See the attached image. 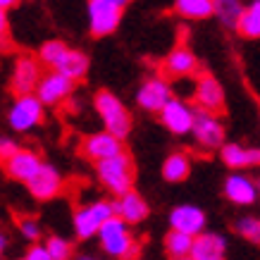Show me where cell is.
I'll return each instance as SVG.
<instances>
[{
	"mask_svg": "<svg viewBox=\"0 0 260 260\" xmlns=\"http://www.w3.org/2000/svg\"><path fill=\"white\" fill-rule=\"evenodd\" d=\"M19 229H22V234L29 239V241H36V239L41 237V227L36 220H22L19 222Z\"/></svg>",
	"mask_w": 260,
	"mask_h": 260,
	"instance_id": "cell-31",
	"label": "cell"
},
{
	"mask_svg": "<svg viewBox=\"0 0 260 260\" xmlns=\"http://www.w3.org/2000/svg\"><path fill=\"white\" fill-rule=\"evenodd\" d=\"M237 232L251 244H260V220L258 217H244L237 222Z\"/></svg>",
	"mask_w": 260,
	"mask_h": 260,
	"instance_id": "cell-30",
	"label": "cell"
},
{
	"mask_svg": "<svg viewBox=\"0 0 260 260\" xmlns=\"http://www.w3.org/2000/svg\"><path fill=\"white\" fill-rule=\"evenodd\" d=\"M8 119L15 132H29L43 119V103L36 98V93H22L10 108Z\"/></svg>",
	"mask_w": 260,
	"mask_h": 260,
	"instance_id": "cell-6",
	"label": "cell"
},
{
	"mask_svg": "<svg viewBox=\"0 0 260 260\" xmlns=\"http://www.w3.org/2000/svg\"><path fill=\"white\" fill-rule=\"evenodd\" d=\"M5 244H8V241H5V237L0 234V255H3V251H5Z\"/></svg>",
	"mask_w": 260,
	"mask_h": 260,
	"instance_id": "cell-36",
	"label": "cell"
},
{
	"mask_svg": "<svg viewBox=\"0 0 260 260\" xmlns=\"http://www.w3.org/2000/svg\"><path fill=\"white\" fill-rule=\"evenodd\" d=\"M227 253V241L220 234H196L191 239V253L193 260H222Z\"/></svg>",
	"mask_w": 260,
	"mask_h": 260,
	"instance_id": "cell-17",
	"label": "cell"
},
{
	"mask_svg": "<svg viewBox=\"0 0 260 260\" xmlns=\"http://www.w3.org/2000/svg\"><path fill=\"white\" fill-rule=\"evenodd\" d=\"M8 39V15H5V8H0V46Z\"/></svg>",
	"mask_w": 260,
	"mask_h": 260,
	"instance_id": "cell-34",
	"label": "cell"
},
{
	"mask_svg": "<svg viewBox=\"0 0 260 260\" xmlns=\"http://www.w3.org/2000/svg\"><path fill=\"white\" fill-rule=\"evenodd\" d=\"M191 172V162L184 153H172L162 165V177L167 181H184Z\"/></svg>",
	"mask_w": 260,
	"mask_h": 260,
	"instance_id": "cell-25",
	"label": "cell"
},
{
	"mask_svg": "<svg viewBox=\"0 0 260 260\" xmlns=\"http://www.w3.org/2000/svg\"><path fill=\"white\" fill-rule=\"evenodd\" d=\"M72 86H74V81L53 70L50 74L41 77L34 91H36V98H39L43 105H60L64 98H70Z\"/></svg>",
	"mask_w": 260,
	"mask_h": 260,
	"instance_id": "cell-8",
	"label": "cell"
},
{
	"mask_svg": "<svg viewBox=\"0 0 260 260\" xmlns=\"http://www.w3.org/2000/svg\"><path fill=\"white\" fill-rule=\"evenodd\" d=\"M112 213L122 217L126 224H139L148 217V203L136 191L129 189L124 193H119V198L112 203Z\"/></svg>",
	"mask_w": 260,
	"mask_h": 260,
	"instance_id": "cell-13",
	"label": "cell"
},
{
	"mask_svg": "<svg viewBox=\"0 0 260 260\" xmlns=\"http://www.w3.org/2000/svg\"><path fill=\"white\" fill-rule=\"evenodd\" d=\"M26 186H29L34 198L50 201V198H55L57 193L62 191V177H60V172H57L53 165H43V162H41L36 174L26 181Z\"/></svg>",
	"mask_w": 260,
	"mask_h": 260,
	"instance_id": "cell-10",
	"label": "cell"
},
{
	"mask_svg": "<svg viewBox=\"0 0 260 260\" xmlns=\"http://www.w3.org/2000/svg\"><path fill=\"white\" fill-rule=\"evenodd\" d=\"M112 3H117V5H122V8H126V5H129L132 0H112Z\"/></svg>",
	"mask_w": 260,
	"mask_h": 260,
	"instance_id": "cell-37",
	"label": "cell"
},
{
	"mask_svg": "<svg viewBox=\"0 0 260 260\" xmlns=\"http://www.w3.org/2000/svg\"><path fill=\"white\" fill-rule=\"evenodd\" d=\"M119 150H124L122 148V139H117V136L110 134V132L91 134L86 141L81 143V153H84L88 160H93V162H98V160H103V158H110V155H117Z\"/></svg>",
	"mask_w": 260,
	"mask_h": 260,
	"instance_id": "cell-12",
	"label": "cell"
},
{
	"mask_svg": "<svg viewBox=\"0 0 260 260\" xmlns=\"http://www.w3.org/2000/svg\"><path fill=\"white\" fill-rule=\"evenodd\" d=\"M191 132L196 136V141L208 150L220 148L222 143H224V129H222L217 115L210 110H203V108H193Z\"/></svg>",
	"mask_w": 260,
	"mask_h": 260,
	"instance_id": "cell-5",
	"label": "cell"
},
{
	"mask_svg": "<svg viewBox=\"0 0 260 260\" xmlns=\"http://www.w3.org/2000/svg\"><path fill=\"white\" fill-rule=\"evenodd\" d=\"M170 224L177 232H184L189 237H196L205 229V215L201 208L196 205H179L174 208L172 215H170Z\"/></svg>",
	"mask_w": 260,
	"mask_h": 260,
	"instance_id": "cell-16",
	"label": "cell"
},
{
	"mask_svg": "<svg viewBox=\"0 0 260 260\" xmlns=\"http://www.w3.org/2000/svg\"><path fill=\"white\" fill-rule=\"evenodd\" d=\"M39 79H41L39 60L31 55H22L15 62V70H12V91H15L17 95L34 93Z\"/></svg>",
	"mask_w": 260,
	"mask_h": 260,
	"instance_id": "cell-11",
	"label": "cell"
},
{
	"mask_svg": "<svg viewBox=\"0 0 260 260\" xmlns=\"http://www.w3.org/2000/svg\"><path fill=\"white\" fill-rule=\"evenodd\" d=\"M46 251H48V255H50V260H64V258H70L72 246H70V241L62 237H50L46 241Z\"/></svg>",
	"mask_w": 260,
	"mask_h": 260,
	"instance_id": "cell-29",
	"label": "cell"
},
{
	"mask_svg": "<svg viewBox=\"0 0 260 260\" xmlns=\"http://www.w3.org/2000/svg\"><path fill=\"white\" fill-rule=\"evenodd\" d=\"M110 215L115 213H112V203H108V201H95V203H88L84 208H79L74 213V232H77V237L79 239L95 237L101 224Z\"/></svg>",
	"mask_w": 260,
	"mask_h": 260,
	"instance_id": "cell-7",
	"label": "cell"
},
{
	"mask_svg": "<svg viewBox=\"0 0 260 260\" xmlns=\"http://www.w3.org/2000/svg\"><path fill=\"white\" fill-rule=\"evenodd\" d=\"M160 119L172 134H186L191 132V119H193V108H189L184 101L170 95L167 103L160 108Z\"/></svg>",
	"mask_w": 260,
	"mask_h": 260,
	"instance_id": "cell-9",
	"label": "cell"
},
{
	"mask_svg": "<svg viewBox=\"0 0 260 260\" xmlns=\"http://www.w3.org/2000/svg\"><path fill=\"white\" fill-rule=\"evenodd\" d=\"M124 8L112 0H88V24L93 36H108L119 26Z\"/></svg>",
	"mask_w": 260,
	"mask_h": 260,
	"instance_id": "cell-4",
	"label": "cell"
},
{
	"mask_svg": "<svg viewBox=\"0 0 260 260\" xmlns=\"http://www.w3.org/2000/svg\"><path fill=\"white\" fill-rule=\"evenodd\" d=\"M17 3H19V0H0V8H12V5H17Z\"/></svg>",
	"mask_w": 260,
	"mask_h": 260,
	"instance_id": "cell-35",
	"label": "cell"
},
{
	"mask_svg": "<svg viewBox=\"0 0 260 260\" xmlns=\"http://www.w3.org/2000/svg\"><path fill=\"white\" fill-rule=\"evenodd\" d=\"M95 167H98V179L115 196L132 189V184H134V165H132V158L126 155L124 150H119L117 155L98 160Z\"/></svg>",
	"mask_w": 260,
	"mask_h": 260,
	"instance_id": "cell-2",
	"label": "cell"
},
{
	"mask_svg": "<svg viewBox=\"0 0 260 260\" xmlns=\"http://www.w3.org/2000/svg\"><path fill=\"white\" fill-rule=\"evenodd\" d=\"M198 70V60L196 55L191 53L189 48H174L172 53L165 57V62H162V72H165L167 77H174V79H181V77H191V74H196Z\"/></svg>",
	"mask_w": 260,
	"mask_h": 260,
	"instance_id": "cell-19",
	"label": "cell"
},
{
	"mask_svg": "<svg viewBox=\"0 0 260 260\" xmlns=\"http://www.w3.org/2000/svg\"><path fill=\"white\" fill-rule=\"evenodd\" d=\"M241 12H244V3L241 0H213V15L227 29H237Z\"/></svg>",
	"mask_w": 260,
	"mask_h": 260,
	"instance_id": "cell-23",
	"label": "cell"
},
{
	"mask_svg": "<svg viewBox=\"0 0 260 260\" xmlns=\"http://www.w3.org/2000/svg\"><path fill=\"white\" fill-rule=\"evenodd\" d=\"M174 10L186 19H205L213 15V0H177Z\"/></svg>",
	"mask_w": 260,
	"mask_h": 260,
	"instance_id": "cell-26",
	"label": "cell"
},
{
	"mask_svg": "<svg viewBox=\"0 0 260 260\" xmlns=\"http://www.w3.org/2000/svg\"><path fill=\"white\" fill-rule=\"evenodd\" d=\"M258 184L251 181L244 174H232L227 181H224V196L237 205H251L255 203L258 198Z\"/></svg>",
	"mask_w": 260,
	"mask_h": 260,
	"instance_id": "cell-20",
	"label": "cell"
},
{
	"mask_svg": "<svg viewBox=\"0 0 260 260\" xmlns=\"http://www.w3.org/2000/svg\"><path fill=\"white\" fill-rule=\"evenodd\" d=\"M98 237H101L103 251L112 255V258H134L139 255V246H136L134 237L129 234V224L117 215H110L108 220L101 224L98 229Z\"/></svg>",
	"mask_w": 260,
	"mask_h": 260,
	"instance_id": "cell-1",
	"label": "cell"
},
{
	"mask_svg": "<svg viewBox=\"0 0 260 260\" xmlns=\"http://www.w3.org/2000/svg\"><path fill=\"white\" fill-rule=\"evenodd\" d=\"M237 31L241 36H246V39H260V0L244 8V12L239 17Z\"/></svg>",
	"mask_w": 260,
	"mask_h": 260,
	"instance_id": "cell-24",
	"label": "cell"
},
{
	"mask_svg": "<svg viewBox=\"0 0 260 260\" xmlns=\"http://www.w3.org/2000/svg\"><path fill=\"white\" fill-rule=\"evenodd\" d=\"M220 148H222L224 165L234 167V170L260 165V148H244V146H239V143H222Z\"/></svg>",
	"mask_w": 260,
	"mask_h": 260,
	"instance_id": "cell-21",
	"label": "cell"
},
{
	"mask_svg": "<svg viewBox=\"0 0 260 260\" xmlns=\"http://www.w3.org/2000/svg\"><path fill=\"white\" fill-rule=\"evenodd\" d=\"M26 260H50V255H48L46 246H31L29 248V253H26Z\"/></svg>",
	"mask_w": 260,
	"mask_h": 260,
	"instance_id": "cell-33",
	"label": "cell"
},
{
	"mask_svg": "<svg viewBox=\"0 0 260 260\" xmlns=\"http://www.w3.org/2000/svg\"><path fill=\"white\" fill-rule=\"evenodd\" d=\"M19 148L12 139H8V136H0V162H5V160L15 153V150Z\"/></svg>",
	"mask_w": 260,
	"mask_h": 260,
	"instance_id": "cell-32",
	"label": "cell"
},
{
	"mask_svg": "<svg viewBox=\"0 0 260 260\" xmlns=\"http://www.w3.org/2000/svg\"><path fill=\"white\" fill-rule=\"evenodd\" d=\"M64 50H67V46H64L62 41H48V43H43L39 50V60L43 64H50V67H55V62L60 60V55H62Z\"/></svg>",
	"mask_w": 260,
	"mask_h": 260,
	"instance_id": "cell-28",
	"label": "cell"
},
{
	"mask_svg": "<svg viewBox=\"0 0 260 260\" xmlns=\"http://www.w3.org/2000/svg\"><path fill=\"white\" fill-rule=\"evenodd\" d=\"M53 70L64 74V77L72 81H81L88 74V57L84 55L81 50H70V48H67L62 55H60V60L55 62Z\"/></svg>",
	"mask_w": 260,
	"mask_h": 260,
	"instance_id": "cell-22",
	"label": "cell"
},
{
	"mask_svg": "<svg viewBox=\"0 0 260 260\" xmlns=\"http://www.w3.org/2000/svg\"><path fill=\"white\" fill-rule=\"evenodd\" d=\"M170 95H172V91L167 86V81L160 79V77H153V79L143 81V86L139 88V93H136V101H139V105H141L143 110L158 112L167 103Z\"/></svg>",
	"mask_w": 260,
	"mask_h": 260,
	"instance_id": "cell-15",
	"label": "cell"
},
{
	"mask_svg": "<svg viewBox=\"0 0 260 260\" xmlns=\"http://www.w3.org/2000/svg\"><path fill=\"white\" fill-rule=\"evenodd\" d=\"M39 167H41V158L34 153V150L17 148L15 153L5 160V170H8V174L12 177V179H17V181H24V184L36 174Z\"/></svg>",
	"mask_w": 260,
	"mask_h": 260,
	"instance_id": "cell-18",
	"label": "cell"
},
{
	"mask_svg": "<svg viewBox=\"0 0 260 260\" xmlns=\"http://www.w3.org/2000/svg\"><path fill=\"white\" fill-rule=\"evenodd\" d=\"M258 191H260V184H258Z\"/></svg>",
	"mask_w": 260,
	"mask_h": 260,
	"instance_id": "cell-38",
	"label": "cell"
},
{
	"mask_svg": "<svg viewBox=\"0 0 260 260\" xmlns=\"http://www.w3.org/2000/svg\"><path fill=\"white\" fill-rule=\"evenodd\" d=\"M196 103L198 108H203V110H210V112H222L224 110V91H222L220 81L210 77V74H203L196 84Z\"/></svg>",
	"mask_w": 260,
	"mask_h": 260,
	"instance_id": "cell-14",
	"label": "cell"
},
{
	"mask_svg": "<svg viewBox=\"0 0 260 260\" xmlns=\"http://www.w3.org/2000/svg\"><path fill=\"white\" fill-rule=\"evenodd\" d=\"M191 239L189 234H184V232H177L172 229L165 239V248H167V255L170 258H189L191 253Z\"/></svg>",
	"mask_w": 260,
	"mask_h": 260,
	"instance_id": "cell-27",
	"label": "cell"
},
{
	"mask_svg": "<svg viewBox=\"0 0 260 260\" xmlns=\"http://www.w3.org/2000/svg\"><path fill=\"white\" fill-rule=\"evenodd\" d=\"M95 110H98L103 124H105V132L115 134L117 139H126L129 136V132H132V117H129V110L122 105V101L115 93L101 91V93L95 95Z\"/></svg>",
	"mask_w": 260,
	"mask_h": 260,
	"instance_id": "cell-3",
	"label": "cell"
}]
</instances>
